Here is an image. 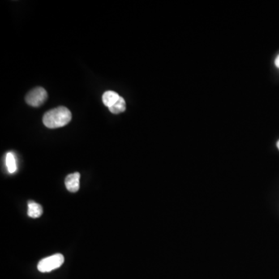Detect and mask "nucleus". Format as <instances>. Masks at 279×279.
<instances>
[{
	"mask_svg": "<svg viewBox=\"0 0 279 279\" xmlns=\"http://www.w3.org/2000/svg\"><path fill=\"white\" fill-rule=\"evenodd\" d=\"M71 120L70 110L68 108L60 106L47 112L43 117V122L48 128L55 129L67 125Z\"/></svg>",
	"mask_w": 279,
	"mask_h": 279,
	"instance_id": "obj_1",
	"label": "nucleus"
},
{
	"mask_svg": "<svg viewBox=\"0 0 279 279\" xmlns=\"http://www.w3.org/2000/svg\"><path fill=\"white\" fill-rule=\"evenodd\" d=\"M64 261H65V258L62 254H54V255L44 258L40 261L37 264V269L39 272H43V273L50 272L53 270L60 268L63 264Z\"/></svg>",
	"mask_w": 279,
	"mask_h": 279,
	"instance_id": "obj_2",
	"label": "nucleus"
},
{
	"mask_svg": "<svg viewBox=\"0 0 279 279\" xmlns=\"http://www.w3.org/2000/svg\"><path fill=\"white\" fill-rule=\"evenodd\" d=\"M47 99H48V93L46 90L42 87H37L27 93L26 102L31 106L38 107L46 101Z\"/></svg>",
	"mask_w": 279,
	"mask_h": 279,
	"instance_id": "obj_3",
	"label": "nucleus"
},
{
	"mask_svg": "<svg viewBox=\"0 0 279 279\" xmlns=\"http://www.w3.org/2000/svg\"><path fill=\"white\" fill-rule=\"evenodd\" d=\"M79 180L80 174L79 172H75L73 174H69L65 178V186L67 190L71 192H76L79 190Z\"/></svg>",
	"mask_w": 279,
	"mask_h": 279,
	"instance_id": "obj_4",
	"label": "nucleus"
},
{
	"mask_svg": "<svg viewBox=\"0 0 279 279\" xmlns=\"http://www.w3.org/2000/svg\"><path fill=\"white\" fill-rule=\"evenodd\" d=\"M120 98L121 96H119L117 92H113V91H107L103 95V102L105 106L110 108L120 100Z\"/></svg>",
	"mask_w": 279,
	"mask_h": 279,
	"instance_id": "obj_5",
	"label": "nucleus"
},
{
	"mask_svg": "<svg viewBox=\"0 0 279 279\" xmlns=\"http://www.w3.org/2000/svg\"><path fill=\"white\" fill-rule=\"evenodd\" d=\"M28 216L31 218H38L43 214V208L38 203L30 201L28 203Z\"/></svg>",
	"mask_w": 279,
	"mask_h": 279,
	"instance_id": "obj_6",
	"label": "nucleus"
},
{
	"mask_svg": "<svg viewBox=\"0 0 279 279\" xmlns=\"http://www.w3.org/2000/svg\"><path fill=\"white\" fill-rule=\"evenodd\" d=\"M109 111L113 114H119V113L124 112L126 110V102H125L124 99L121 96L120 100L113 106L109 108Z\"/></svg>",
	"mask_w": 279,
	"mask_h": 279,
	"instance_id": "obj_7",
	"label": "nucleus"
},
{
	"mask_svg": "<svg viewBox=\"0 0 279 279\" xmlns=\"http://www.w3.org/2000/svg\"><path fill=\"white\" fill-rule=\"evenodd\" d=\"M6 164L7 167L8 172L10 174H13L17 171V162H16L15 156L14 154L9 152L6 155Z\"/></svg>",
	"mask_w": 279,
	"mask_h": 279,
	"instance_id": "obj_8",
	"label": "nucleus"
},
{
	"mask_svg": "<svg viewBox=\"0 0 279 279\" xmlns=\"http://www.w3.org/2000/svg\"><path fill=\"white\" fill-rule=\"evenodd\" d=\"M276 65L278 68H279V56L276 58Z\"/></svg>",
	"mask_w": 279,
	"mask_h": 279,
	"instance_id": "obj_9",
	"label": "nucleus"
},
{
	"mask_svg": "<svg viewBox=\"0 0 279 279\" xmlns=\"http://www.w3.org/2000/svg\"><path fill=\"white\" fill-rule=\"evenodd\" d=\"M277 147H278V148H279V141H278V143H277Z\"/></svg>",
	"mask_w": 279,
	"mask_h": 279,
	"instance_id": "obj_10",
	"label": "nucleus"
}]
</instances>
